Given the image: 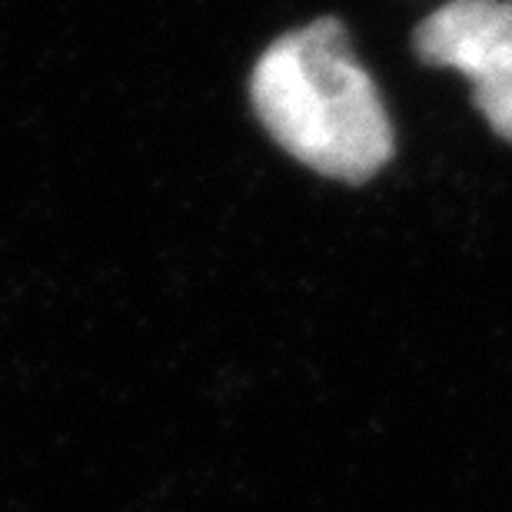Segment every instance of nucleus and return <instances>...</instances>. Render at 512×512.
Instances as JSON below:
<instances>
[{
	"mask_svg": "<svg viewBox=\"0 0 512 512\" xmlns=\"http://www.w3.org/2000/svg\"><path fill=\"white\" fill-rule=\"evenodd\" d=\"M266 133L323 177L363 183L393 157V124L336 17L273 40L250 77Z\"/></svg>",
	"mask_w": 512,
	"mask_h": 512,
	"instance_id": "nucleus-1",
	"label": "nucleus"
},
{
	"mask_svg": "<svg viewBox=\"0 0 512 512\" xmlns=\"http://www.w3.org/2000/svg\"><path fill=\"white\" fill-rule=\"evenodd\" d=\"M413 47L423 64L463 74L479 114L512 140V0H449L416 27Z\"/></svg>",
	"mask_w": 512,
	"mask_h": 512,
	"instance_id": "nucleus-2",
	"label": "nucleus"
}]
</instances>
